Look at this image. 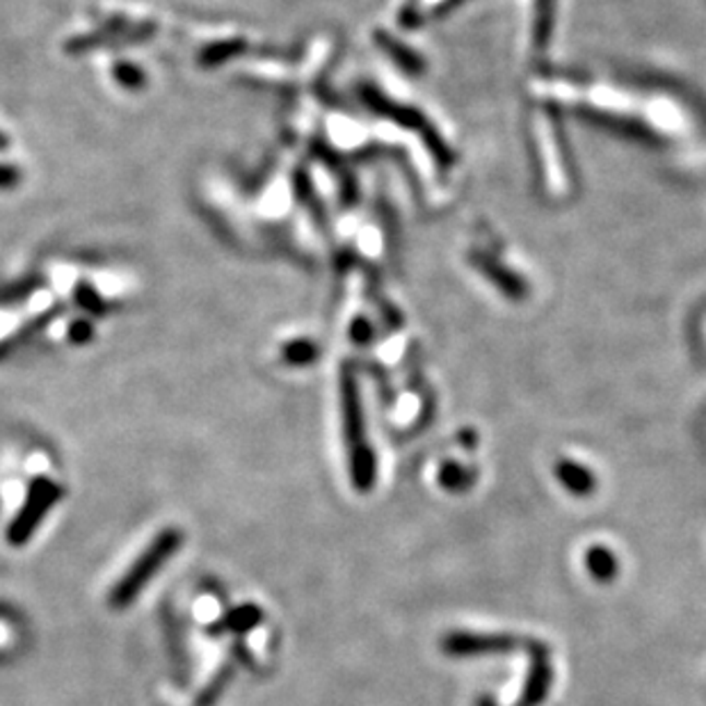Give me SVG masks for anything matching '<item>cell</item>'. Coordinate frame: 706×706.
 <instances>
[{
  "instance_id": "1",
  "label": "cell",
  "mask_w": 706,
  "mask_h": 706,
  "mask_svg": "<svg viewBox=\"0 0 706 706\" xmlns=\"http://www.w3.org/2000/svg\"><path fill=\"white\" fill-rule=\"evenodd\" d=\"M528 99L578 117L597 129L677 160L706 152V112L695 96L666 79L540 67L528 79Z\"/></svg>"
},
{
  "instance_id": "2",
  "label": "cell",
  "mask_w": 706,
  "mask_h": 706,
  "mask_svg": "<svg viewBox=\"0 0 706 706\" xmlns=\"http://www.w3.org/2000/svg\"><path fill=\"white\" fill-rule=\"evenodd\" d=\"M357 99L369 115L382 152L394 154L409 175L423 208L440 211L455 202L465 163L455 135L403 79L384 76L357 83Z\"/></svg>"
},
{
  "instance_id": "3",
  "label": "cell",
  "mask_w": 706,
  "mask_h": 706,
  "mask_svg": "<svg viewBox=\"0 0 706 706\" xmlns=\"http://www.w3.org/2000/svg\"><path fill=\"white\" fill-rule=\"evenodd\" d=\"M459 263L471 282L492 302L526 311L542 300V277L530 259L490 223H476L465 231Z\"/></svg>"
},
{
  "instance_id": "4",
  "label": "cell",
  "mask_w": 706,
  "mask_h": 706,
  "mask_svg": "<svg viewBox=\"0 0 706 706\" xmlns=\"http://www.w3.org/2000/svg\"><path fill=\"white\" fill-rule=\"evenodd\" d=\"M565 117L553 108L528 99L526 142L535 183L549 202H565L576 192V169L565 135Z\"/></svg>"
},
{
  "instance_id": "5",
  "label": "cell",
  "mask_w": 706,
  "mask_h": 706,
  "mask_svg": "<svg viewBox=\"0 0 706 706\" xmlns=\"http://www.w3.org/2000/svg\"><path fill=\"white\" fill-rule=\"evenodd\" d=\"M338 405H340V428L348 451L350 480L357 492L367 494L378 480V459L369 440L367 409H363L361 382L352 361L340 363L338 371Z\"/></svg>"
},
{
  "instance_id": "6",
  "label": "cell",
  "mask_w": 706,
  "mask_h": 706,
  "mask_svg": "<svg viewBox=\"0 0 706 706\" xmlns=\"http://www.w3.org/2000/svg\"><path fill=\"white\" fill-rule=\"evenodd\" d=\"M183 542V535L177 528H167L163 530L158 538L147 547L133 567L119 578L117 586L110 593V606L121 611V608H127L135 601V597L147 588V583L156 576V572L163 570V565L167 563L169 558L175 555V551L181 547Z\"/></svg>"
},
{
  "instance_id": "7",
  "label": "cell",
  "mask_w": 706,
  "mask_h": 706,
  "mask_svg": "<svg viewBox=\"0 0 706 706\" xmlns=\"http://www.w3.org/2000/svg\"><path fill=\"white\" fill-rule=\"evenodd\" d=\"M528 638L515 633H484V631H448L442 638V651L451 659H482L526 649Z\"/></svg>"
},
{
  "instance_id": "8",
  "label": "cell",
  "mask_w": 706,
  "mask_h": 706,
  "mask_svg": "<svg viewBox=\"0 0 706 706\" xmlns=\"http://www.w3.org/2000/svg\"><path fill=\"white\" fill-rule=\"evenodd\" d=\"M60 487L56 482H51L48 478H37L31 484V492L26 503H23L19 517L12 522L8 538L12 545L21 547L31 540V535L37 530L39 522L46 517L48 510H51L58 499H60Z\"/></svg>"
},
{
  "instance_id": "9",
  "label": "cell",
  "mask_w": 706,
  "mask_h": 706,
  "mask_svg": "<svg viewBox=\"0 0 706 706\" xmlns=\"http://www.w3.org/2000/svg\"><path fill=\"white\" fill-rule=\"evenodd\" d=\"M526 651H528V674L515 706H540L547 702L553 686L551 649L542 641H528Z\"/></svg>"
},
{
  "instance_id": "10",
  "label": "cell",
  "mask_w": 706,
  "mask_h": 706,
  "mask_svg": "<svg viewBox=\"0 0 706 706\" xmlns=\"http://www.w3.org/2000/svg\"><path fill=\"white\" fill-rule=\"evenodd\" d=\"M553 476L572 496H578V499H586L597 490L595 474L576 459H567V457L558 459L553 467Z\"/></svg>"
},
{
  "instance_id": "11",
  "label": "cell",
  "mask_w": 706,
  "mask_h": 706,
  "mask_svg": "<svg viewBox=\"0 0 706 706\" xmlns=\"http://www.w3.org/2000/svg\"><path fill=\"white\" fill-rule=\"evenodd\" d=\"M586 567L595 581L611 583L620 574V560L611 549L597 545L586 553Z\"/></svg>"
},
{
  "instance_id": "12",
  "label": "cell",
  "mask_w": 706,
  "mask_h": 706,
  "mask_svg": "<svg viewBox=\"0 0 706 706\" xmlns=\"http://www.w3.org/2000/svg\"><path fill=\"white\" fill-rule=\"evenodd\" d=\"M436 480H440V484L446 492L462 494V492H467L469 487H474L476 469L462 465V462H457V459H446L440 467V476H436Z\"/></svg>"
},
{
  "instance_id": "13",
  "label": "cell",
  "mask_w": 706,
  "mask_h": 706,
  "mask_svg": "<svg viewBox=\"0 0 706 706\" xmlns=\"http://www.w3.org/2000/svg\"><path fill=\"white\" fill-rule=\"evenodd\" d=\"M319 346L313 344L309 338H298V340H290L282 348V357L290 367H309L315 359H319Z\"/></svg>"
},
{
  "instance_id": "14",
  "label": "cell",
  "mask_w": 706,
  "mask_h": 706,
  "mask_svg": "<svg viewBox=\"0 0 706 706\" xmlns=\"http://www.w3.org/2000/svg\"><path fill=\"white\" fill-rule=\"evenodd\" d=\"M227 620H229V626L234 631H248V629H252V626L259 624L261 611H259V608L254 603H246V606H238L236 611Z\"/></svg>"
},
{
  "instance_id": "15",
  "label": "cell",
  "mask_w": 706,
  "mask_h": 706,
  "mask_svg": "<svg viewBox=\"0 0 706 706\" xmlns=\"http://www.w3.org/2000/svg\"><path fill=\"white\" fill-rule=\"evenodd\" d=\"M229 677H231V668H223V672L217 674V679H213V684L204 691V695L200 697V702L194 704V706H211L217 697H220V691L225 689Z\"/></svg>"
},
{
  "instance_id": "16",
  "label": "cell",
  "mask_w": 706,
  "mask_h": 706,
  "mask_svg": "<svg viewBox=\"0 0 706 706\" xmlns=\"http://www.w3.org/2000/svg\"><path fill=\"white\" fill-rule=\"evenodd\" d=\"M476 706H499V704H496V699H494V697H490V695H480V697L476 699Z\"/></svg>"
},
{
  "instance_id": "17",
  "label": "cell",
  "mask_w": 706,
  "mask_h": 706,
  "mask_svg": "<svg viewBox=\"0 0 706 706\" xmlns=\"http://www.w3.org/2000/svg\"><path fill=\"white\" fill-rule=\"evenodd\" d=\"M5 147H8V137L3 133H0V152H3Z\"/></svg>"
}]
</instances>
